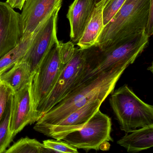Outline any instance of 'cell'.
Instances as JSON below:
<instances>
[{"label":"cell","instance_id":"484cf974","mask_svg":"<svg viewBox=\"0 0 153 153\" xmlns=\"http://www.w3.org/2000/svg\"><path fill=\"white\" fill-rule=\"evenodd\" d=\"M102 1V0H93V1H94V3L96 4L98 3L99 2Z\"/></svg>","mask_w":153,"mask_h":153},{"label":"cell","instance_id":"4316f807","mask_svg":"<svg viewBox=\"0 0 153 153\" xmlns=\"http://www.w3.org/2000/svg\"><path fill=\"white\" fill-rule=\"evenodd\" d=\"M1 74H0V75H1ZM2 84V82H1V80H0V87H1V85Z\"/></svg>","mask_w":153,"mask_h":153},{"label":"cell","instance_id":"603a6c76","mask_svg":"<svg viewBox=\"0 0 153 153\" xmlns=\"http://www.w3.org/2000/svg\"><path fill=\"white\" fill-rule=\"evenodd\" d=\"M145 32L146 35L149 38L152 36L153 33V2L152 3L150 8L149 17L147 26L145 30Z\"/></svg>","mask_w":153,"mask_h":153},{"label":"cell","instance_id":"30bf717a","mask_svg":"<svg viewBox=\"0 0 153 153\" xmlns=\"http://www.w3.org/2000/svg\"><path fill=\"white\" fill-rule=\"evenodd\" d=\"M39 120L34 111L31 96V83L13 92L10 120V131L13 135L20 132L26 126Z\"/></svg>","mask_w":153,"mask_h":153},{"label":"cell","instance_id":"cb8c5ba5","mask_svg":"<svg viewBox=\"0 0 153 153\" xmlns=\"http://www.w3.org/2000/svg\"><path fill=\"white\" fill-rule=\"evenodd\" d=\"M26 0H6V3L12 8L21 10Z\"/></svg>","mask_w":153,"mask_h":153},{"label":"cell","instance_id":"9c48e42d","mask_svg":"<svg viewBox=\"0 0 153 153\" xmlns=\"http://www.w3.org/2000/svg\"><path fill=\"white\" fill-rule=\"evenodd\" d=\"M23 36L21 14L0 1V58L15 47Z\"/></svg>","mask_w":153,"mask_h":153},{"label":"cell","instance_id":"8992f818","mask_svg":"<svg viewBox=\"0 0 153 153\" xmlns=\"http://www.w3.org/2000/svg\"><path fill=\"white\" fill-rule=\"evenodd\" d=\"M65 66L61 60L58 40L41 61L31 82V102L37 114V108L49 95Z\"/></svg>","mask_w":153,"mask_h":153},{"label":"cell","instance_id":"7a4b0ae2","mask_svg":"<svg viewBox=\"0 0 153 153\" xmlns=\"http://www.w3.org/2000/svg\"><path fill=\"white\" fill-rule=\"evenodd\" d=\"M153 0H126L103 27L95 47L103 50L131 36L145 31Z\"/></svg>","mask_w":153,"mask_h":153},{"label":"cell","instance_id":"ffe728a7","mask_svg":"<svg viewBox=\"0 0 153 153\" xmlns=\"http://www.w3.org/2000/svg\"><path fill=\"white\" fill-rule=\"evenodd\" d=\"M42 144L44 147L58 153H80L77 149L63 140H45Z\"/></svg>","mask_w":153,"mask_h":153},{"label":"cell","instance_id":"5b68a950","mask_svg":"<svg viewBox=\"0 0 153 153\" xmlns=\"http://www.w3.org/2000/svg\"><path fill=\"white\" fill-rule=\"evenodd\" d=\"M91 50L92 48L81 49L76 48L72 58L62 70L49 95L37 108L39 120L82 82Z\"/></svg>","mask_w":153,"mask_h":153},{"label":"cell","instance_id":"8fae6325","mask_svg":"<svg viewBox=\"0 0 153 153\" xmlns=\"http://www.w3.org/2000/svg\"><path fill=\"white\" fill-rule=\"evenodd\" d=\"M102 103L99 100L90 102L42 134L57 140H62L68 134L82 128L100 109Z\"/></svg>","mask_w":153,"mask_h":153},{"label":"cell","instance_id":"2e32d148","mask_svg":"<svg viewBox=\"0 0 153 153\" xmlns=\"http://www.w3.org/2000/svg\"><path fill=\"white\" fill-rule=\"evenodd\" d=\"M33 74L28 65L22 59L1 74L0 80L15 92L30 83Z\"/></svg>","mask_w":153,"mask_h":153},{"label":"cell","instance_id":"277c9868","mask_svg":"<svg viewBox=\"0 0 153 153\" xmlns=\"http://www.w3.org/2000/svg\"><path fill=\"white\" fill-rule=\"evenodd\" d=\"M110 107L120 129L126 134L153 125V107L141 100L127 85L110 96Z\"/></svg>","mask_w":153,"mask_h":153},{"label":"cell","instance_id":"e0dca14e","mask_svg":"<svg viewBox=\"0 0 153 153\" xmlns=\"http://www.w3.org/2000/svg\"><path fill=\"white\" fill-rule=\"evenodd\" d=\"M33 33H25L19 44L0 58V74L10 69L25 56L30 46Z\"/></svg>","mask_w":153,"mask_h":153},{"label":"cell","instance_id":"d4e9b609","mask_svg":"<svg viewBox=\"0 0 153 153\" xmlns=\"http://www.w3.org/2000/svg\"><path fill=\"white\" fill-rule=\"evenodd\" d=\"M42 153H58L53 150H50V149H48L44 147L42 145Z\"/></svg>","mask_w":153,"mask_h":153},{"label":"cell","instance_id":"5bb4252c","mask_svg":"<svg viewBox=\"0 0 153 153\" xmlns=\"http://www.w3.org/2000/svg\"><path fill=\"white\" fill-rule=\"evenodd\" d=\"M107 0H102L94 6L90 19L81 37L76 44L81 49H88L96 45L97 40L104 27L103 10Z\"/></svg>","mask_w":153,"mask_h":153},{"label":"cell","instance_id":"ac0fdd59","mask_svg":"<svg viewBox=\"0 0 153 153\" xmlns=\"http://www.w3.org/2000/svg\"><path fill=\"white\" fill-rule=\"evenodd\" d=\"M13 93L10 95L4 114L0 120V153H4L14 137L10 128Z\"/></svg>","mask_w":153,"mask_h":153},{"label":"cell","instance_id":"44dd1931","mask_svg":"<svg viewBox=\"0 0 153 153\" xmlns=\"http://www.w3.org/2000/svg\"><path fill=\"white\" fill-rule=\"evenodd\" d=\"M126 0H109L103 10V24L107 25L112 19L115 14L121 8Z\"/></svg>","mask_w":153,"mask_h":153},{"label":"cell","instance_id":"4fadbf2b","mask_svg":"<svg viewBox=\"0 0 153 153\" xmlns=\"http://www.w3.org/2000/svg\"><path fill=\"white\" fill-rule=\"evenodd\" d=\"M93 0H75L69 6L66 17L70 25V38L76 44L88 25L95 6Z\"/></svg>","mask_w":153,"mask_h":153},{"label":"cell","instance_id":"d6986e66","mask_svg":"<svg viewBox=\"0 0 153 153\" xmlns=\"http://www.w3.org/2000/svg\"><path fill=\"white\" fill-rule=\"evenodd\" d=\"M42 144L35 139L23 137L18 140L4 153H42Z\"/></svg>","mask_w":153,"mask_h":153},{"label":"cell","instance_id":"7c38bea8","mask_svg":"<svg viewBox=\"0 0 153 153\" xmlns=\"http://www.w3.org/2000/svg\"><path fill=\"white\" fill-rule=\"evenodd\" d=\"M63 0H26L21 14L23 32L33 33L55 10L61 8Z\"/></svg>","mask_w":153,"mask_h":153},{"label":"cell","instance_id":"52a82bcc","mask_svg":"<svg viewBox=\"0 0 153 153\" xmlns=\"http://www.w3.org/2000/svg\"><path fill=\"white\" fill-rule=\"evenodd\" d=\"M111 119L99 110L81 129L66 135L62 140L86 152L99 151L104 143L113 142Z\"/></svg>","mask_w":153,"mask_h":153},{"label":"cell","instance_id":"7402d4cb","mask_svg":"<svg viewBox=\"0 0 153 153\" xmlns=\"http://www.w3.org/2000/svg\"><path fill=\"white\" fill-rule=\"evenodd\" d=\"M12 92H13L12 90L7 85L3 84L1 85L0 87V120L4 114L10 95Z\"/></svg>","mask_w":153,"mask_h":153},{"label":"cell","instance_id":"ba28073f","mask_svg":"<svg viewBox=\"0 0 153 153\" xmlns=\"http://www.w3.org/2000/svg\"><path fill=\"white\" fill-rule=\"evenodd\" d=\"M60 8L55 10L33 32L30 46L22 58L28 65L32 74L52 46L58 42L57 22Z\"/></svg>","mask_w":153,"mask_h":153},{"label":"cell","instance_id":"3957f363","mask_svg":"<svg viewBox=\"0 0 153 153\" xmlns=\"http://www.w3.org/2000/svg\"><path fill=\"white\" fill-rule=\"evenodd\" d=\"M149 37L145 31L130 36L103 50L92 48L88 68L83 81L92 79L116 66L134 63L143 51Z\"/></svg>","mask_w":153,"mask_h":153},{"label":"cell","instance_id":"6da1fadb","mask_svg":"<svg viewBox=\"0 0 153 153\" xmlns=\"http://www.w3.org/2000/svg\"><path fill=\"white\" fill-rule=\"evenodd\" d=\"M130 65L129 62L119 65L97 77L84 81L43 115L35 124L34 130L43 134L90 102L99 100L103 102L113 92L119 79Z\"/></svg>","mask_w":153,"mask_h":153},{"label":"cell","instance_id":"9a60e30c","mask_svg":"<svg viewBox=\"0 0 153 153\" xmlns=\"http://www.w3.org/2000/svg\"><path fill=\"white\" fill-rule=\"evenodd\" d=\"M117 143L130 153H138L152 148L153 146V125L126 134Z\"/></svg>","mask_w":153,"mask_h":153}]
</instances>
